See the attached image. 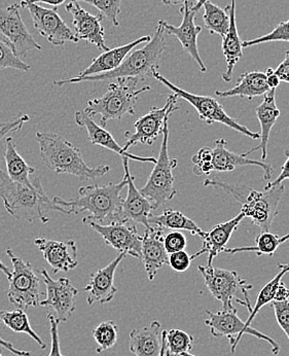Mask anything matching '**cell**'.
I'll use <instances>...</instances> for the list:
<instances>
[{
    "instance_id": "46",
    "label": "cell",
    "mask_w": 289,
    "mask_h": 356,
    "mask_svg": "<svg viewBox=\"0 0 289 356\" xmlns=\"http://www.w3.org/2000/svg\"><path fill=\"white\" fill-rule=\"evenodd\" d=\"M192 261L190 255L184 250H181V252L169 254L168 265L172 268L173 271L183 273L190 269Z\"/></svg>"
},
{
    "instance_id": "56",
    "label": "cell",
    "mask_w": 289,
    "mask_h": 356,
    "mask_svg": "<svg viewBox=\"0 0 289 356\" xmlns=\"http://www.w3.org/2000/svg\"><path fill=\"white\" fill-rule=\"evenodd\" d=\"M160 356H166V331H163L162 349H160Z\"/></svg>"
},
{
    "instance_id": "47",
    "label": "cell",
    "mask_w": 289,
    "mask_h": 356,
    "mask_svg": "<svg viewBox=\"0 0 289 356\" xmlns=\"http://www.w3.org/2000/svg\"><path fill=\"white\" fill-rule=\"evenodd\" d=\"M48 318L51 332V350L48 356H65L62 353L61 346H60L59 331H58V325L60 323L56 319L55 315L49 314Z\"/></svg>"
},
{
    "instance_id": "5",
    "label": "cell",
    "mask_w": 289,
    "mask_h": 356,
    "mask_svg": "<svg viewBox=\"0 0 289 356\" xmlns=\"http://www.w3.org/2000/svg\"><path fill=\"white\" fill-rule=\"evenodd\" d=\"M206 188H220L230 195L237 202L241 203L242 213L249 218L252 224L262 232H269L274 218L278 214V206L283 196L284 186H274L265 191H256L249 186L241 184H229L218 177L207 178L204 181Z\"/></svg>"
},
{
    "instance_id": "7",
    "label": "cell",
    "mask_w": 289,
    "mask_h": 356,
    "mask_svg": "<svg viewBox=\"0 0 289 356\" xmlns=\"http://www.w3.org/2000/svg\"><path fill=\"white\" fill-rule=\"evenodd\" d=\"M198 269L212 297L222 304V310H236L234 307L236 302L251 312V302L248 293L254 289V285L242 280L236 271L212 266H199Z\"/></svg>"
},
{
    "instance_id": "18",
    "label": "cell",
    "mask_w": 289,
    "mask_h": 356,
    "mask_svg": "<svg viewBox=\"0 0 289 356\" xmlns=\"http://www.w3.org/2000/svg\"><path fill=\"white\" fill-rule=\"evenodd\" d=\"M65 10L72 16L74 32L79 40H85L102 51L109 50L104 38L106 32L102 26L104 17L101 15L90 14L74 0L66 4Z\"/></svg>"
},
{
    "instance_id": "39",
    "label": "cell",
    "mask_w": 289,
    "mask_h": 356,
    "mask_svg": "<svg viewBox=\"0 0 289 356\" xmlns=\"http://www.w3.org/2000/svg\"><path fill=\"white\" fill-rule=\"evenodd\" d=\"M92 4L99 10L104 18L108 19L115 27H119V15L121 14L122 0H74Z\"/></svg>"
},
{
    "instance_id": "10",
    "label": "cell",
    "mask_w": 289,
    "mask_h": 356,
    "mask_svg": "<svg viewBox=\"0 0 289 356\" xmlns=\"http://www.w3.org/2000/svg\"><path fill=\"white\" fill-rule=\"evenodd\" d=\"M153 77H155L163 85L166 86L170 91L173 92L175 96H177V98H181V99L190 103L196 109L200 119L208 125L214 123L222 124V125L228 126L229 128L233 129V130L237 131V132L241 133V134L245 135V136L249 137L254 140L261 139L260 133L252 132L245 126L239 124V122H237L236 120L231 118L226 113L222 105L215 98L190 93V92L185 91V90H183L181 88L175 86L174 83H171L169 79L162 76L158 70L154 72Z\"/></svg>"
},
{
    "instance_id": "45",
    "label": "cell",
    "mask_w": 289,
    "mask_h": 356,
    "mask_svg": "<svg viewBox=\"0 0 289 356\" xmlns=\"http://www.w3.org/2000/svg\"><path fill=\"white\" fill-rule=\"evenodd\" d=\"M29 115L20 113L15 119L4 122V123H0V141L6 138V137L10 136V134H13V133L20 131L23 126H24V124L29 122Z\"/></svg>"
},
{
    "instance_id": "29",
    "label": "cell",
    "mask_w": 289,
    "mask_h": 356,
    "mask_svg": "<svg viewBox=\"0 0 289 356\" xmlns=\"http://www.w3.org/2000/svg\"><path fill=\"white\" fill-rule=\"evenodd\" d=\"M256 113L258 122H260L261 129H262L261 143L258 147L249 149L244 154L247 156L248 154L261 149L262 151V160L265 161L267 156V143H269L272 128L275 126L278 118L281 115L277 104H276V89H271L263 95L262 103L256 108Z\"/></svg>"
},
{
    "instance_id": "27",
    "label": "cell",
    "mask_w": 289,
    "mask_h": 356,
    "mask_svg": "<svg viewBox=\"0 0 289 356\" xmlns=\"http://www.w3.org/2000/svg\"><path fill=\"white\" fill-rule=\"evenodd\" d=\"M226 8L230 15V27L226 35L222 38V50L226 58V70L222 77L226 83H230L233 79L235 66L243 57V47L237 29L236 0H231V3Z\"/></svg>"
},
{
    "instance_id": "50",
    "label": "cell",
    "mask_w": 289,
    "mask_h": 356,
    "mask_svg": "<svg viewBox=\"0 0 289 356\" xmlns=\"http://www.w3.org/2000/svg\"><path fill=\"white\" fill-rule=\"evenodd\" d=\"M265 77H267V87L271 89H276L279 87L280 79L275 74V70L273 68H267V72H265Z\"/></svg>"
},
{
    "instance_id": "8",
    "label": "cell",
    "mask_w": 289,
    "mask_h": 356,
    "mask_svg": "<svg viewBox=\"0 0 289 356\" xmlns=\"http://www.w3.org/2000/svg\"><path fill=\"white\" fill-rule=\"evenodd\" d=\"M168 119L165 121L163 128L162 145L160 153L155 163L153 171L149 175L145 186L141 188L140 193L153 203L155 210L160 206L172 200L176 196L177 191L174 186L173 170L177 167V160H171L168 152L169 127Z\"/></svg>"
},
{
    "instance_id": "16",
    "label": "cell",
    "mask_w": 289,
    "mask_h": 356,
    "mask_svg": "<svg viewBox=\"0 0 289 356\" xmlns=\"http://www.w3.org/2000/svg\"><path fill=\"white\" fill-rule=\"evenodd\" d=\"M85 224L101 236L106 245L110 246L119 254L140 259L142 236H139L131 222H113L108 225H101L88 222Z\"/></svg>"
},
{
    "instance_id": "49",
    "label": "cell",
    "mask_w": 289,
    "mask_h": 356,
    "mask_svg": "<svg viewBox=\"0 0 289 356\" xmlns=\"http://www.w3.org/2000/svg\"><path fill=\"white\" fill-rule=\"evenodd\" d=\"M275 74L279 77L280 81L289 83V51H286V58L276 68Z\"/></svg>"
},
{
    "instance_id": "40",
    "label": "cell",
    "mask_w": 289,
    "mask_h": 356,
    "mask_svg": "<svg viewBox=\"0 0 289 356\" xmlns=\"http://www.w3.org/2000/svg\"><path fill=\"white\" fill-rule=\"evenodd\" d=\"M8 68L28 72L31 67L23 62L6 42L0 40V72H3Z\"/></svg>"
},
{
    "instance_id": "34",
    "label": "cell",
    "mask_w": 289,
    "mask_h": 356,
    "mask_svg": "<svg viewBox=\"0 0 289 356\" xmlns=\"http://www.w3.org/2000/svg\"><path fill=\"white\" fill-rule=\"evenodd\" d=\"M0 323L6 325L13 332L18 334H25L35 341L36 344L42 349L47 348V344L30 325L29 318L22 309H15L13 311H0Z\"/></svg>"
},
{
    "instance_id": "59",
    "label": "cell",
    "mask_w": 289,
    "mask_h": 356,
    "mask_svg": "<svg viewBox=\"0 0 289 356\" xmlns=\"http://www.w3.org/2000/svg\"><path fill=\"white\" fill-rule=\"evenodd\" d=\"M181 356H197V355H190V353H184V355H183Z\"/></svg>"
},
{
    "instance_id": "37",
    "label": "cell",
    "mask_w": 289,
    "mask_h": 356,
    "mask_svg": "<svg viewBox=\"0 0 289 356\" xmlns=\"http://www.w3.org/2000/svg\"><path fill=\"white\" fill-rule=\"evenodd\" d=\"M194 342V337L181 330L166 331V356H181L190 353Z\"/></svg>"
},
{
    "instance_id": "60",
    "label": "cell",
    "mask_w": 289,
    "mask_h": 356,
    "mask_svg": "<svg viewBox=\"0 0 289 356\" xmlns=\"http://www.w3.org/2000/svg\"><path fill=\"white\" fill-rule=\"evenodd\" d=\"M0 356H2L1 353H0Z\"/></svg>"
},
{
    "instance_id": "57",
    "label": "cell",
    "mask_w": 289,
    "mask_h": 356,
    "mask_svg": "<svg viewBox=\"0 0 289 356\" xmlns=\"http://www.w3.org/2000/svg\"><path fill=\"white\" fill-rule=\"evenodd\" d=\"M209 1V0H198V1L196 2V3L194 4V6H192V10H195V12L198 13L199 10H201V8H203V4L205 3V2Z\"/></svg>"
},
{
    "instance_id": "3",
    "label": "cell",
    "mask_w": 289,
    "mask_h": 356,
    "mask_svg": "<svg viewBox=\"0 0 289 356\" xmlns=\"http://www.w3.org/2000/svg\"><path fill=\"white\" fill-rule=\"evenodd\" d=\"M165 29L160 23H158L155 34L151 40L142 48L130 51L121 65L113 72L98 76L72 77L68 79L53 81V85L63 87L70 83H88V81H106L119 79H135L137 81H144L147 77H153V74L158 70L160 58L166 49Z\"/></svg>"
},
{
    "instance_id": "31",
    "label": "cell",
    "mask_w": 289,
    "mask_h": 356,
    "mask_svg": "<svg viewBox=\"0 0 289 356\" xmlns=\"http://www.w3.org/2000/svg\"><path fill=\"white\" fill-rule=\"evenodd\" d=\"M149 222L151 227L176 229V231L181 229V231L190 232L192 235H197L199 237H202L205 233V231H203L194 220L184 216L183 212L171 209V208H167L158 216L151 214L149 218Z\"/></svg>"
},
{
    "instance_id": "33",
    "label": "cell",
    "mask_w": 289,
    "mask_h": 356,
    "mask_svg": "<svg viewBox=\"0 0 289 356\" xmlns=\"http://www.w3.org/2000/svg\"><path fill=\"white\" fill-rule=\"evenodd\" d=\"M289 233L279 236L271 232H261L256 238V245L242 246V248H226L224 254H236L239 252H254L258 257L267 254L273 257L277 252L278 248L284 242L288 241Z\"/></svg>"
},
{
    "instance_id": "26",
    "label": "cell",
    "mask_w": 289,
    "mask_h": 356,
    "mask_svg": "<svg viewBox=\"0 0 289 356\" xmlns=\"http://www.w3.org/2000/svg\"><path fill=\"white\" fill-rule=\"evenodd\" d=\"M151 38V36L149 35L142 36V38H137L134 42H129L125 46L117 47V48L111 49V50L109 49L108 51H104L101 55L95 58L91 62V64L79 74V76H98V74L113 72L121 65L122 62L129 55L133 49L136 48L139 44L149 42Z\"/></svg>"
},
{
    "instance_id": "9",
    "label": "cell",
    "mask_w": 289,
    "mask_h": 356,
    "mask_svg": "<svg viewBox=\"0 0 289 356\" xmlns=\"http://www.w3.org/2000/svg\"><path fill=\"white\" fill-rule=\"evenodd\" d=\"M6 254L13 264L12 276L8 278V302L24 311L29 307H38L42 296L40 278L34 271L31 264L15 254L14 250L8 248Z\"/></svg>"
},
{
    "instance_id": "36",
    "label": "cell",
    "mask_w": 289,
    "mask_h": 356,
    "mask_svg": "<svg viewBox=\"0 0 289 356\" xmlns=\"http://www.w3.org/2000/svg\"><path fill=\"white\" fill-rule=\"evenodd\" d=\"M288 272L289 270L288 269H280L279 273H278L273 280H270L269 282L261 289L258 299H256V306L252 307L249 317H248L247 321H245L246 327H251L252 321L256 318V315H258V313L260 312L261 309H262L263 306L274 302L278 286H279L283 276L286 275V273H288Z\"/></svg>"
},
{
    "instance_id": "55",
    "label": "cell",
    "mask_w": 289,
    "mask_h": 356,
    "mask_svg": "<svg viewBox=\"0 0 289 356\" xmlns=\"http://www.w3.org/2000/svg\"><path fill=\"white\" fill-rule=\"evenodd\" d=\"M0 271L2 272V273L4 274V275L6 276V277L8 278L12 276V269H10V268L6 267V265H4L3 263H2L1 259H0Z\"/></svg>"
},
{
    "instance_id": "4",
    "label": "cell",
    "mask_w": 289,
    "mask_h": 356,
    "mask_svg": "<svg viewBox=\"0 0 289 356\" xmlns=\"http://www.w3.org/2000/svg\"><path fill=\"white\" fill-rule=\"evenodd\" d=\"M40 158L44 166L56 175H70L79 180H94L110 171L107 165L90 167L83 160L81 149L55 133H36Z\"/></svg>"
},
{
    "instance_id": "1",
    "label": "cell",
    "mask_w": 289,
    "mask_h": 356,
    "mask_svg": "<svg viewBox=\"0 0 289 356\" xmlns=\"http://www.w3.org/2000/svg\"><path fill=\"white\" fill-rule=\"evenodd\" d=\"M0 198L4 208L15 220L33 222L40 220L48 224L49 214L52 211L67 214V209L57 205L49 198L42 188L40 177L34 178L29 184L13 181L0 168Z\"/></svg>"
},
{
    "instance_id": "51",
    "label": "cell",
    "mask_w": 289,
    "mask_h": 356,
    "mask_svg": "<svg viewBox=\"0 0 289 356\" xmlns=\"http://www.w3.org/2000/svg\"><path fill=\"white\" fill-rule=\"evenodd\" d=\"M0 346L3 347L6 350L10 351V353L17 356H31V353H28V351L17 349L16 347H14V345H13L12 343L3 340L1 337H0Z\"/></svg>"
},
{
    "instance_id": "53",
    "label": "cell",
    "mask_w": 289,
    "mask_h": 356,
    "mask_svg": "<svg viewBox=\"0 0 289 356\" xmlns=\"http://www.w3.org/2000/svg\"><path fill=\"white\" fill-rule=\"evenodd\" d=\"M158 1L162 2V3L166 4V6H177V4H183L184 2H192V3H196L198 0H158Z\"/></svg>"
},
{
    "instance_id": "35",
    "label": "cell",
    "mask_w": 289,
    "mask_h": 356,
    "mask_svg": "<svg viewBox=\"0 0 289 356\" xmlns=\"http://www.w3.org/2000/svg\"><path fill=\"white\" fill-rule=\"evenodd\" d=\"M204 6V14L203 21L208 31L211 34H218L224 38L230 27V15L228 8L222 10L216 4L212 3L210 0L203 4Z\"/></svg>"
},
{
    "instance_id": "24",
    "label": "cell",
    "mask_w": 289,
    "mask_h": 356,
    "mask_svg": "<svg viewBox=\"0 0 289 356\" xmlns=\"http://www.w3.org/2000/svg\"><path fill=\"white\" fill-rule=\"evenodd\" d=\"M245 218L242 212H240L237 216L228 222L222 224L216 225L209 232H205L202 236L203 246L200 252L190 255L192 261L200 255L208 254V264L207 266H212V261L220 254H224V250L232 237L235 229L238 228L242 220Z\"/></svg>"
},
{
    "instance_id": "25",
    "label": "cell",
    "mask_w": 289,
    "mask_h": 356,
    "mask_svg": "<svg viewBox=\"0 0 289 356\" xmlns=\"http://www.w3.org/2000/svg\"><path fill=\"white\" fill-rule=\"evenodd\" d=\"M213 168L218 172H231L240 166L260 167L263 171V178L270 179L273 175L271 165L263 161L252 160L244 154H235L226 149V141L224 138H218L214 141Z\"/></svg>"
},
{
    "instance_id": "23",
    "label": "cell",
    "mask_w": 289,
    "mask_h": 356,
    "mask_svg": "<svg viewBox=\"0 0 289 356\" xmlns=\"http://www.w3.org/2000/svg\"><path fill=\"white\" fill-rule=\"evenodd\" d=\"M74 120H76V125L87 130L88 138L92 145H99V147L119 154L122 158L126 156L129 160L136 161V162L154 163L155 164L157 161V159L153 158V156H135V154H130L129 152L124 151L123 147L115 140V137L106 128L97 125L92 120V118L83 113V111H76L74 113Z\"/></svg>"
},
{
    "instance_id": "58",
    "label": "cell",
    "mask_w": 289,
    "mask_h": 356,
    "mask_svg": "<svg viewBox=\"0 0 289 356\" xmlns=\"http://www.w3.org/2000/svg\"><path fill=\"white\" fill-rule=\"evenodd\" d=\"M277 267L279 269H288L289 270V263L288 264H278Z\"/></svg>"
},
{
    "instance_id": "28",
    "label": "cell",
    "mask_w": 289,
    "mask_h": 356,
    "mask_svg": "<svg viewBox=\"0 0 289 356\" xmlns=\"http://www.w3.org/2000/svg\"><path fill=\"white\" fill-rule=\"evenodd\" d=\"M162 325L155 321L149 325L130 332L129 349L135 356H160L162 349Z\"/></svg>"
},
{
    "instance_id": "6",
    "label": "cell",
    "mask_w": 289,
    "mask_h": 356,
    "mask_svg": "<svg viewBox=\"0 0 289 356\" xmlns=\"http://www.w3.org/2000/svg\"><path fill=\"white\" fill-rule=\"evenodd\" d=\"M139 81L135 79H119L109 83L107 92L101 98L89 100L83 113L90 118L100 115L101 127L109 121H121L124 115H135V105L139 95L149 91L151 87L137 88Z\"/></svg>"
},
{
    "instance_id": "41",
    "label": "cell",
    "mask_w": 289,
    "mask_h": 356,
    "mask_svg": "<svg viewBox=\"0 0 289 356\" xmlns=\"http://www.w3.org/2000/svg\"><path fill=\"white\" fill-rule=\"evenodd\" d=\"M289 42V20L279 23L270 33L254 40L242 42L243 48L258 46L265 42Z\"/></svg>"
},
{
    "instance_id": "54",
    "label": "cell",
    "mask_w": 289,
    "mask_h": 356,
    "mask_svg": "<svg viewBox=\"0 0 289 356\" xmlns=\"http://www.w3.org/2000/svg\"><path fill=\"white\" fill-rule=\"evenodd\" d=\"M32 3H38V2H42V3L50 4L53 8H57L60 4L63 3L65 0H29Z\"/></svg>"
},
{
    "instance_id": "2",
    "label": "cell",
    "mask_w": 289,
    "mask_h": 356,
    "mask_svg": "<svg viewBox=\"0 0 289 356\" xmlns=\"http://www.w3.org/2000/svg\"><path fill=\"white\" fill-rule=\"evenodd\" d=\"M127 186V180L124 177L119 184H92L83 186L79 190V196L72 200H64L55 197L53 202L67 209L69 214H79L89 212L90 216L83 220V224L88 222L108 225L119 222L121 216L124 197L122 191Z\"/></svg>"
},
{
    "instance_id": "30",
    "label": "cell",
    "mask_w": 289,
    "mask_h": 356,
    "mask_svg": "<svg viewBox=\"0 0 289 356\" xmlns=\"http://www.w3.org/2000/svg\"><path fill=\"white\" fill-rule=\"evenodd\" d=\"M270 91L265 72H245L238 79L237 85L226 91H216L215 95L222 98L242 97L252 98L263 96Z\"/></svg>"
},
{
    "instance_id": "20",
    "label": "cell",
    "mask_w": 289,
    "mask_h": 356,
    "mask_svg": "<svg viewBox=\"0 0 289 356\" xmlns=\"http://www.w3.org/2000/svg\"><path fill=\"white\" fill-rule=\"evenodd\" d=\"M34 245L42 252L55 274L70 271L79 266V248L74 240L57 241L40 237L34 240Z\"/></svg>"
},
{
    "instance_id": "15",
    "label": "cell",
    "mask_w": 289,
    "mask_h": 356,
    "mask_svg": "<svg viewBox=\"0 0 289 356\" xmlns=\"http://www.w3.org/2000/svg\"><path fill=\"white\" fill-rule=\"evenodd\" d=\"M42 280L47 287V298L42 300L40 306L50 309L56 314L58 323H66L76 310L78 289L66 277L55 280L47 269L40 270Z\"/></svg>"
},
{
    "instance_id": "19",
    "label": "cell",
    "mask_w": 289,
    "mask_h": 356,
    "mask_svg": "<svg viewBox=\"0 0 289 356\" xmlns=\"http://www.w3.org/2000/svg\"><path fill=\"white\" fill-rule=\"evenodd\" d=\"M124 170L127 180L128 194L122 205L119 222H134L142 225L145 229L151 228L149 222L151 211L155 210L153 203L145 198L134 184V178L130 173L129 159L123 156Z\"/></svg>"
},
{
    "instance_id": "32",
    "label": "cell",
    "mask_w": 289,
    "mask_h": 356,
    "mask_svg": "<svg viewBox=\"0 0 289 356\" xmlns=\"http://www.w3.org/2000/svg\"><path fill=\"white\" fill-rule=\"evenodd\" d=\"M3 156L6 160L8 177L13 181L29 184L31 182L30 175L35 172V169L33 167H30L26 161L18 153L12 136L6 137V152H4Z\"/></svg>"
},
{
    "instance_id": "38",
    "label": "cell",
    "mask_w": 289,
    "mask_h": 356,
    "mask_svg": "<svg viewBox=\"0 0 289 356\" xmlns=\"http://www.w3.org/2000/svg\"><path fill=\"white\" fill-rule=\"evenodd\" d=\"M92 336L98 345L96 353H102L117 344L119 327L113 321H104L92 330Z\"/></svg>"
},
{
    "instance_id": "42",
    "label": "cell",
    "mask_w": 289,
    "mask_h": 356,
    "mask_svg": "<svg viewBox=\"0 0 289 356\" xmlns=\"http://www.w3.org/2000/svg\"><path fill=\"white\" fill-rule=\"evenodd\" d=\"M195 175L197 177L209 175L213 172V152L208 147H202L192 159Z\"/></svg>"
},
{
    "instance_id": "12",
    "label": "cell",
    "mask_w": 289,
    "mask_h": 356,
    "mask_svg": "<svg viewBox=\"0 0 289 356\" xmlns=\"http://www.w3.org/2000/svg\"><path fill=\"white\" fill-rule=\"evenodd\" d=\"M20 8V3L0 8V40L6 42L15 54L22 59L26 57L30 51H42V48L23 22Z\"/></svg>"
},
{
    "instance_id": "13",
    "label": "cell",
    "mask_w": 289,
    "mask_h": 356,
    "mask_svg": "<svg viewBox=\"0 0 289 356\" xmlns=\"http://www.w3.org/2000/svg\"><path fill=\"white\" fill-rule=\"evenodd\" d=\"M177 96L174 94L167 98L166 103L163 107H153L147 115L139 118L134 123L135 132H126V143L123 147L125 152L137 143L151 145L158 137L162 134L165 121L170 118L173 111L179 109L176 106Z\"/></svg>"
},
{
    "instance_id": "43",
    "label": "cell",
    "mask_w": 289,
    "mask_h": 356,
    "mask_svg": "<svg viewBox=\"0 0 289 356\" xmlns=\"http://www.w3.org/2000/svg\"><path fill=\"white\" fill-rule=\"evenodd\" d=\"M188 240L181 232L173 231L164 237V246L169 254L185 250Z\"/></svg>"
},
{
    "instance_id": "17",
    "label": "cell",
    "mask_w": 289,
    "mask_h": 356,
    "mask_svg": "<svg viewBox=\"0 0 289 356\" xmlns=\"http://www.w3.org/2000/svg\"><path fill=\"white\" fill-rule=\"evenodd\" d=\"M194 4L192 2L186 1L179 8V12L183 15V22L179 27L170 25L164 20H160L158 23H160L167 34L177 38L184 51H186L196 61L201 72L205 74L207 72V67L201 58L198 49V36L202 31V27L197 26L195 23L198 13L192 10V6Z\"/></svg>"
},
{
    "instance_id": "48",
    "label": "cell",
    "mask_w": 289,
    "mask_h": 356,
    "mask_svg": "<svg viewBox=\"0 0 289 356\" xmlns=\"http://www.w3.org/2000/svg\"><path fill=\"white\" fill-rule=\"evenodd\" d=\"M286 156H288V158H286V163H284L283 166L281 167L280 175H278L277 178H275L273 181L269 182V184H267V186H265V190L274 188V186H280L284 180H289V153H288Z\"/></svg>"
},
{
    "instance_id": "52",
    "label": "cell",
    "mask_w": 289,
    "mask_h": 356,
    "mask_svg": "<svg viewBox=\"0 0 289 356\" xmlns=\"http://www.w3.org/2000/svg\"><path fill=\"white\" fill-rule=\"evenodd\" d=\"M289 299V289L284 284V282H280L278 286L277 291H276L275 299L274 302H284Z\"/></svg>"
},
{
    "instance_id": "11",
    "label": "cell",
    "mask_w": 289,
    "mask_h": 356,
    "mask_svg": "<svg viewBox=\"0 0 289 356\" xmlns=\"http://www.w3.org/2000/svg\"><path fill=\"white\" fill-rule=\"evenodd\" d=\"M208 318L205 321V325L209 327V331L214 338H224L230 341L232 353H236L238 345L241 341L244 334H250L256 337L258 340L265 341V343L271 346V351L274 355H278L280 353V345L276 342L274 339L263 332L254 329V327H247L245 323L237 315L236 310H220L217 312H211L206 311Z\"/></svg>"
},
{
    "instance_id": "22",
    "label": "cell",
    "mask_w": 289,
    "mask_h": 356,
    "mask_svg": "<svg viewBox=\"0 0 289 356\" xmlns=\"http://www.w3.org/2000/svg\"><path fill=\"white\" fill-rule=\"evenodd\" d=\"M164 229L151 226L142 236L141 257L149 280L153 281L158 272L168 265L169 254L164 246Z\"/></svg>"
},
{
    "instance_id": "14",
    "label": "cell",
    "mask_w": 289,
    "mask_h": 356,
    "mask_svg": "<svg viewBox=\"0 0 289 356\" xmlns=\"http://www.w3.org/2000/svg\"><path fill=\"white\" fill-rule=\"evenodd\" d=\"M20 6L29 12L34 28L38 33L47 38L53 47L63 46L67 42H79L72 28L68 27L59 16L57 8H42L29 0H21Z\"/></svg>"
},
{
    "instance_id": "44",
    "label": "cell",
    "mask_w": 289,
    "mask_h": 356,
    "mask_svg": "<svg viewBox=\"0 0 289 356\" xmlns=\"http://www.w3.org/2000/svg\"><path fill=\"white\" fill-rule=\"evenodd\" d=\"M271 306L278 325L286 332L289 340V299L284 302H272Z\"/></svg>"
},
{
    "instance_id": "21",
    "label": "cell",
    "mask_w": 289,
    "mask_h": 356,
    "mask_svg": "<svg viewBox=\"0 0 289 356\" xmlns=\"http://www.w3.org/2000/svg\"><path fill=\"white\" fill-rule=\"evenodd\" d=\"M126 255L119 254L106 267L94 272L90 276L89 282L83 291L87 293L88 305L94 304H108L115 299L117 289L115 285V275L117 267Z\"/></svg>"
}]
</instances>
